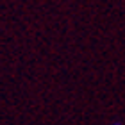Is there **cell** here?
<instances>
[{
    "label": "cell",
    "mask_w": 125,
    "mask_h": 125,
    "mask_svg": "<svg viewBox=\"0 0 125 125\" xmlns=\"http://www.w3.org/2000/svg\"><path fill=\"white\" fill-rule=\"evenodd\" d=\"M115 125H122V123H115Z\"/></svg>",
    "instance_id": "6da1fadb"
}]
</instances>
